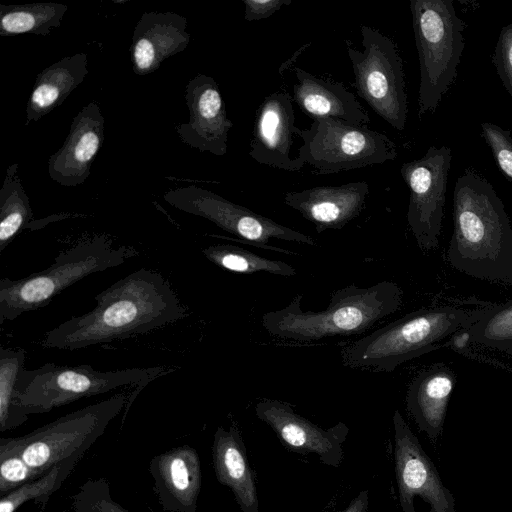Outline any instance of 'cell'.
Instances as JSON below:
<instances>
[{
  "instance_id": "1",
  "label": "cell",
  "mask_w": 512,
  "mask_h": 512,
  "mask_svg": "<svg viewBox=\"0 0 512 512\" xmlns=\"http://www.w3.org/2000/svg\"><path fill=\"white\" fill-rule=\"evenodd\" d=\"M96 306L48 331L44 348L77 350L145 334L186 317L169 282L157 271L140 268L96 297Z\"/></svg>"
},
{
  "instance_id": "2",
  "label": "cell",
  "mask_w": 512,
  "mask_h": 512,
  "mask_svg": "<svg viewBox=\"0 0 512 512\" xmlns=\"http://www.w3.org/2000/svg\"><path fill=\"white\" fill-rule=\"evenodd\" d=\"M451 266L470 277L512 284V226L505 205L481 175L467 171L453 191Z\"/></svg>"
},
{
  "instance_id": "3",
  "label": "cell",
  "mask_w": 512,
  "mask_h": 512,
  "mask_svg": "<svg viewBox=\"0 0 512 512\" xmlns=\"http://www.w3.org/2000/svg\"><path fill=\"white\" fill-rule=\"evenodd\" d=\"M490 307L455 305L412 312L344 346L342 362L351 368L393 372L404 362L447 345Z\"/></svg>"
},
{
  "instance_id": "4",
  "label": "cell",
  "mask_w": 512,
  "mask_h": 512,
  "mask_svg": "<svg viewBox=\"0 0 512 512\" xmlns=\"http://www.w3.org/2000/svg\"><path fill=\"white\" fill-rule=\"evenodd\" d=\"M302 298L297 294L287 306L263 314L261 324L265 330L272 336L298 342L360 334L400 308L403 290L391 281L365 288L350 284L334 291L326 309L316 312L303 311Z\"/></svg>"
},
{
  "instance_id": "5",
  "label": "cell",
  "mask_w": 512,
  "mask_h": 512,
  "mask_svg": "<svg viewBox=\"0 0 512 512\" xmlns=\"http://www.w3.org/2000/svg\"><path fill=\"white\" fill-rule=\"evenodd\" d=\"M138 254L131 246H115L97 235L62 251L46 269L12 280L0 279V324L47 306L58 294L81 279L117 267Z\"/></svg>"
},
{
  "instance_id": "6",
  "label": "cell",
  "mask_w": 512,
  "mask_h": 512,
  "mask_svg": "<svg viewBox=\"0 0 512 512\" xmlns=\"http://www.w3.org/2000/svg\"><path fill=\"white\" fill-rule=\"evenodd\" d=\"M410 11L418 51V113L433 112L457 76L464 51V21L452 0H411Z\"/></svg>"
},
{
  "instance_id": "7",
  "label": "cell",
  "mask_w": 512,
  "mask_h": 512,
  "mask_svg": "<svg viewBox=\"0 0 512 512\" xmlns=\"http://www.w3.org/2000/svg\"><path fill=\"white\" fill-rule=\"evenodd\" d=\"M166 367L95 370L89 364L77 366L46 363L39 368H23L16 384V404L27 414L45 413L76 400L123 386H137L138 392Z\"/></svg>"
},
{
  "instance_id": "8",
  "label": "cell",
  "mask_w": 512,
  "mask_h": 512,
  "mask_svg": "<svg viewBox=\"0 0 512 512\" xmlns=\"http://www.w3.org/2000/svg\"><path fill=\"white\" fill-rule=\"evenodd\" d=\"M125 393L66 414L20 437L0 438V443L20 454L40 476L64 459L88 451L109 423L127 406Z\"/></svg>"
},
{
  "instance_id": "9",
  "label": "cell",
  "mask_w": 512,
  "mask_h": 512,
  "mask_svg": "<svg viewBox=\"0 0 512 512\" xmlns=\"http://www.w3.org/2000/svg\"><path fill=\"white\" fill-rule=\"evenodd\" d=\"M295 135L303 140L297 158L317 175L382 164L397 157V146L386 134L340 119H315L307 129L296 127Z\"/></svg>"
},
{
  "instance_id": "10",
  "label": "cell",
  "mask_w": 512,
  "mask_h": 512,
  "mask_svg": "<svg viewBox=\"0 0 512 512\" xmlns=\"http://www.w3.org/2000/svg\"><path fill=\"white\" fill-rule=\"evenodd\" d=\"M359 51L346 41L357 94L394 129L403 130L408 103L402 58L394 41L379 30L362 25Z\"/></svg>"
},
{
  "instance_id": "11",
  "label": "cell",
  "mask_w": 512,
  "mask_h": 512,
  "mask_svg": "<svg viewBox=\"0 0 512 512\" xmlns=\"http://www.w3.org/2000/svg\"><path fill=\"white\" fill-rule=\"evenodd\" d=\"M163 199L175 209L205 218L222 230L261 246H265L270 239L310 246L317 245L309 235L277 223L196 185L170 189L163 194Z\"/></svg>"
},
{
  "instance_id": "12",
  "label": "cell",
  "mask_w": 512,
  "mask_h": 512,
  "mask_svg": "<svg viewBox=\"0 0 512 512\" xmlns=\"http://www.w3.org/2000/svg\"><path fill=\"white\" fill-rule=\"evenodd\" d=\"M451 159L449 147L432 145L423 157L400 168L410 191L407 222L423 252L439 244Z\"/></svg>"
},
{
  "instance_id": "13",
  "label": "cell",
  "mask_w": 512,
  "mask_h": 512,
  "mask_svg": "<svg viewBox=\"0 0 512 512\" xmlns=\"http://www.w3.org/2000/svg\"><path fill=\"white\" fill-rule=\"evenodd\" d=\"M395 474L403 512H455V498L399 410L393 415Z\"/></svg>"
},
{
  "instance_id": "14",
  "label": "cell",
  "mask_w": 512,
  "mask_h": 512,
  "mask_svg": "<svg viewBox=\"0 0 512 512\" xmlns=\"http://www.w3.org/2000/svg\"><path fill=\"white\" fill-rule=\"evenodd\" d=\"M256 416L277 435L282 445L302 455L315 454L319 460L335 468L343 460L342 445L349 427L338 422L323 429L310 420L295 413L293 407L277 399H262L255 406Z\"/></svg>"
},
{
  "instance_id": "15",
  "label": "cell",
  "mask_w": 512,
  "mask_h": 512,
  "mask_svg": "<svg viewBox=\"0 0 512 512\" xmlns=\"http://www.w3.org/2000/svg\"><path fill=\"white\" fill-rule=\"evenodd\" d=\"M189 121L174 127L181 141L216 156L227 153L228 134L233 127L214 78L198 73L185 88Z\"/></svg>"
},
{
  "instance_id": "16",
  "label": "cell",
  "mask_w": 512,
  "mask_h": 512,
  "mask_svg": "<svg viewBox=\"0 0 512 512\" xmlns=\"http://www.w3.org/2000/svg\"><path fill=\"white\" fill-rule=\"evenodd\" d=\"M295 128L292 96L288 92L266 96L256 112L250 157L273 168L301 170L305 164L290 156Z\"/></svg>"
},
{
  "instance_id": "17",
  "label": "cell",
  "mask_w": 512,
  "mask_h": 512,
  "mask_svg": "<svg viewBox=\"0 0 512 512\" xmlns=\"http://www.w3.org/2000/svg\"><path fill=\"white\" fill-rule=\"evenodd\" d=\"M104 125V116L95 101L77 113L63 145L48 159V174L53 181L66 187L85 182L104 144Z\"/></svg>"
},
{
  "instance_id": "18",
  "label": "cell",
  "mask_w": 512,
  "mask_h": 512,
  "mask_svg": "<svg viewBox=\"0 0 512 512\" xmlns=\"http://www.w3.org/2000/svg\"><path fill=\"white\" fill-rule=\"evenodd\" d=\"M368 193V183L358 181L286 192L283 200L322 233L328 229H342L358 217L365 208Z\"/></svg>"
},
{
  "instance_id": "19",
  "label": "cell",
  "mask_w": 512,
  "mask_h": 512,
  "mask_svg": "<svg viewBox=\"0 0 512 512\" xmlns=\"http://www.w3.org/2000/svg\"><path fill=\"white\" fill-rule=\"evenodd\" d=\"M149 471L159 504L166 512H196L201 490V462L197 451L182 445L153 457Z\"/></svg>"
},
{
  "instance_id": "20",
  "label": "cell",
  "mask_w": 512,
  "mask_h": 512,
  "mask_svg": "<svg viewBox=\"0 0 512 512\" xmlns=\"http://www.w3.org/2000/svg\"><path fill=\"white\" fill-rule=\"evenodd\" d=\"M186 27V17L175 12L143 13L130 45L133 72L153 73L165 59L184 51L191 40Z\"/></svg>"
},
{
  "instance_id": "21",
  "label": "cell",
  "mask_w": 512,
  "mask_h": 512,
  "mask_svg": "<svg viewBox=\"0 0 512 512\" xmlns=\"http://www.w3.org/2000/svg\"><path fill=\"white\" fill-rule=\"evenodd\" d=\"M297 83L293 85V101L313 120L334 118L365 125L370 117L356 96L342 83L314 76L294 67Z\"/></svg>"
},
{
  "instance_id": "22",
  "label": "cell",
  "mask_w": 512,
  "mask_h": 512,
  "mask_svg": "<svg viewBox=\"0 0 512 512\" xmlns=\"http://www.w3.org/2000/svg\"><path fill=\"white\" fill-rule=\"evenodd\" d=\"M454 385V372L447 365L436 363L420 371L408 387L407 410L419 430L432 441L442 434Z\"/></svg>"
},
{
  "instance_id": "23",
  "label": "cell",
  "mask_w": 512,
  "mask_h": 512,
  "mask_svg": "<svg viewBox=\"0 0 512 512\" xmlns=\"http://www.w3.org/2000/svg\"><path fill=\"white\" fill-rule=\"evenodd\" d=\"M212 460L218 482L232 492L242 512H259L254 473L246 447L235 423L218 426L212 444Z\"/></svg>"
},
{
  "instance_id": "24",
  "label": "cell",
  "mask_w": 512,
  "mask_h": 512,
  "mask_svg": "<svg viewBox=\"0 0 512 512\" xmlns=\"http://www.w3.org/2000/svg\"><path fill=\"white\" fill-rule=\"evenodd\" d=\"M88 72V55L83 52L65 56L39 72L26 105L25 126L60 106Z\"/></svg>"
},
{
  "instance_id": "25",
  "label": "cell",
  "mask_w": 512,
  "mask_h": 512,
  "mask_svg": "<svg viewBox=\"0 0 512 512\" xmlns=\"http://www.w3.org/2000/svg\"><path fill=\"white\" fill-rule=\"evenodd\" d=\"M68 6L55 2L0 5V36L20 34L47 36L60 27Z\"/></svg>"
},
{
  "instance_id": "26",
  "label": "cell",
  "mask_w": 512,
  "mask_h": 512,
  "mask_svg": "<svg viewBox=\"0 0 512 512\" xmlns=\"http://www.w3.org/2000/svg\"><path fill=\"white\" fill-rule=\"evenodd\" d=\"M18 167V163L7 167L0 189V252H3L33 219V211L22 185Z\"/></svg>"
},
{
  "instance_id": "27",
  "label": "cell",
  "mask_w": 512,
  "mask_h": 512,
  "mask_svg": "<svg viewBox=\"0 0 512 512\" xmlns=\"http://www.w3.org/2000/svg\"><path fill=\"white\" fill-rule=\"evenodd\" d=\"M202 253L213 264L231 272L241 274L266 272L284 277H293L297 274L296 269L286 262L267 259L230 244L211 245L203 249Z\"/></svg>"
},
{
  "instance_id": "28",
  "label": "cell",
  "mask_w": 512,
  "mask_h": 512,
  "mask_svg": "<svg viewBox=\"0 0 512 512\" xmlns=\"http://www.w3.org/2000/svg\"><path fill=\"white\" fill-rule=\"evenodd\" d=\"M86 452H78L53 466L38 479L25 483L1 497L0 512H15L24 503L34 500L46 504L72 473Z\"/></svg>"
},
{
  "instance_id": "29",
  "label": "cell",
  "mask_w": 512,
  "mask_h": 512,
  "mask_svg": "<svg viewBox=\"0 0 512 512\" xmlns=\"http://www.w3.org/2000/svg\"><path fill=\"white\" fill-rule=\"evenodd\" d=\"M23 348H0V431L16 428L28 420V415L16 404V384L24 368Z\"/></svg>"
},
{
  "instance_id": "30",
  "label": "cell",
  "mask_w": 512,
  "mask_h": 512,
  "mask_svg": "<svg viewBox=\"0 0 512 512\" xmlns=\"http://www.w3.org/2000/svg\"><path fill=\"white\" fill-rule=\"evenodd\" d=\"M462 338L512 355V300L490 307Z\"/></svg>"
},
{
  "instance_id": "31",
  "label": "cell",
  "mask_w": 512,
  "mask_h": 512,
  "mask_svg": "<svg viewBox=\"0 0 512 512\" xmlns=\"http://www.w3.org/2000/svg\"><path fill=\"white\" fill-rule=\"evenodd\" d=\"M71 512H130L117 503L105 478L88 479L73 496Z\"/></svg>"
},
{
  "instance_id": "32",
  "label": "cell",
  "mask_w": 512,
  "mask_h": 512,
  "mask_svg": "<svg viewBox=\"0 0 512 512\" xmlns=\"http://www.w3.org/2000/svg\"><path fill=\"white\" fill-rule=\"evenodd\" d=\"M19 453L0 443V496L40 478Z\"/></svg>"
},
{
  "instance_id": "33",
  "label": "cell",
  "mask_w": 512,
  "mask_h": 512,
  "mask_svg": "<svg viewBox=\"0 0 512 512\" xmlns=\"http://www.w3.org/2000/svg\"><path fill=\"white\" fill-rule=\"evenodd\" d=\"M482 136L491 149L503 175L512 182V135L510 130L490 123H481Z\"/></svg>"
},
{
  "instance_id": "34",
  "label": "cell",
  "mask_w": 512,
  "mask_h": 512,
  "mask_svg": "<svg viewBox=\"0 0 512 512\" xmlns=\"http://www.w3.org/2000/svg\"><path fill=\"white\" fill-rule=\"evenodd\" d=\"M492 62L504 88L512 97V23L501 28Z\"/></svg>"
},
{
  "instance_id": "35",
  "label": "cell",
  "mask_w": 512,
  "mask_h": 512,
  "mask_svg": "<svg viewBox=\"0 0 512 512\" xmlns=\"http://www.w3.org/2000/svg\"><path fill=\"white\" fill-rule=\"evenodd\" d=\"M244 19L252 22L271 17L283 6L290 5L292 0H242Z\"/></svg>"
},
{
  "instance_id": "36",
  "label": "cell",
  "mask_w": 512,
  "mask_h": 512,
  "mask_svg": "<svg viewBox=\"0 0 512 512\" xmlns=\"http://www.w3.org/2000/svg\"><path fill=\"white\" fill-rule=\"evenodd\" d=\"M369 494L368 490H362L355 496L347 507L338 512H368Z\"/></svg>"
}]
</instances>
